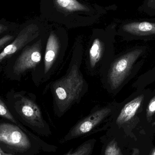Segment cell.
<instances>
[{"mask_svg": "<svg viewBox=\"0 0 155 155\" xmlns=\"http://www.w3.org/2000/svg\"><path fill=\"white\" fill-rule=\"evenodd\" d=\"M84 54L83 44L76 42L73 47L65 74L50 84L54 111L59 117L79 104L88 91V84L81 71Z\"/></svg>", "mask_w": 155, "mask_h": 155, "instance_id": "1", "label": "cell"}, {"mask_svg": "<svg viewBox=\"0 0 155 155\" xmlns=\"http://www.w3.org/2000/svg\"><path fill=\"white\" fill-rule=\"evenodd\" d=\"M114 42L110 38L96 35L87 47L84 64L91 76L101 77L114 58Z\"/></svg>", "mask_w": 155, "mask_h": 155, "instance_id": "2", "label": "cell"}, {"mask_svg": "<svg viewBox=\"0 0 155 155\" xmlns=\"http://www.w3.org/2000/svg\"><path fill=\"white\" fill-rule=\"evenodd\" d=\"M143 51L135 49L115 57L100 78L103 87L111 94H116L126 81L133 65Z\"/></svg>", "mask_w": 155, "mask_h": 155, "instance_id": "3", "label": "cell"}, {"mask_svg": "<svg viewBox=\"0 0 155 155\" xmlns=\"http://www.w3.org/2000/svg\"><path fill=\"white\" fill-rule=\"evenodd\" d=\"M67 49V42L64 41L55 31H51L45 43L43 62L39 65H41L42 81H48L60 70L63 64Z\"/></svg>", "mask_w": 155, "mask_h": 155, "instance_id": "4", "label": "cell"}, {"mask_svg": "<svg viewBox=\"0 0 155 155\" xmlns=\"http://www.w3.org/2000/svg\"><path fill=\"white\" fill-rule=\"evenodd\" d=\"M117 106V103L112 102L102 106L95 107L88 115L78 121L71 128L64 139L71 140L90 133L103 122L111 118Z\"/></svg>", "mask_w": 155, "mask_h": 155, "instance_id": "5", "label": "cell"}, {"mask_svg": "<svg viewBox=\"0 0 155 155\" xmlns=\"http://www.w3.org/2000/svg\"><path fill=\"white\" fill-rule=\"evenodd\" d=\"M46 41L44 42L41 38L32 45L27 46L15 61L14 72L19 74L28 70L37 68L41 63Z\"/></svg>", "mask_w": 155, "mask_h": 155, "instance_id": "6", "label": "cell"}, {"mask_svg": "<svg viewBox=\"0 0 155 155\" xmlns=\"http://www.w3.org/2000/svg\"><path fill=\"white\" fill-rule=\"evenodd\" d=\"M121 30L129 40H155V18L128 21L122 25Z\"/></svg>", "mask_w": 155, "mask_h": 155, "instance_id": "7", "label": "cell"}, {"mask_svg": "<svg viewBox=\"0 0 155 155\" xmlns=\"http://www.w3.org/2000/svg\"><path fill=\"white\" fill-rule=\"evenodd\" d=\"M0 142L21 151H26L31 147L30 140L22 131L8 123L0 124Z\"/></svg>", "mask_w": 155, "mask_h": 155, "instance_id": "8", "label": "cell"}, {"mask_svg": "<svg viewBox=\"0 0 155 155\" xmlns=\"http://www.w3.org/2000/svg\"><path fill=\"white\" fill-rule=\"evenodd\" d=\"M40 35L39 26L31 24L21 31L16 39L11 44L7 45L0 54V62L5 57L16 53L28 43L38 38Z\"/></svg>", "mask_w": 155, "mask_h": 155, "instance_id": "9", "label": "cell"}, {"mask_svg": "<svg viewBox=\"0 0 155 155\" xmlns=\"http://www.w3.org/2000/svg\"><path fill=\"white\" fill-rule=\"evenodd\" d=\"M20 113L25 120L33 126L45 128L47 126L44 120L40 107L32 99L23 97L21 99Z\"/></svg>", "mask_w": 155, "mask_h": 155, "instance_id": "10", "label": "cell"}, {"mask_svg": "<svg viewBox=\"0 0 155 155\" xmlns=\"http://www.w3.org/2000/svg\"><path fill=\"white\" fill-rule=\"evenodd\" d=\"M143 98V95H141L123 106L116 117V124L121 126L132 120L141 106Z\"/></svg>", "mask_w": 155, "mask_h": 155, "instance_id": "11", "label": "cell"}, {"mask_svg": "<svg viewBox=\"0 0 155 155\" xmlns=\"http://www.w3.org/2000/svg\"><path fill=\"white\" fill-rule=\"evenodd\" d=\"M56 6L65 12H88L87 6L79 2L77 0H54Z\"/></svg>", "mask_w": 155, "mask_h": 155, "instance_id": "12", "label": "cell"}, {"mask_svg": "<svg viewBox=\"0 0 155 155\" xmlns=\"http://www.w3.org/2000/svg\"><path fill=\"white\" fill-rule=\"evenodd\" d=\"M95 141L90 140L84 143L72 153L66 155H90L94 149Z\"/></svg>", "mask_w": 155, "mask_h": 155, "instance_id": "13", "label": "cell"}, {"mask_svg": "<svg viewBox=\"0 0 155 155\" xmlns=\"http://www.w3.org/2000/svg\"><path fill=\"white\" fill-rule=\"evenodd\" d=\"M138 10L149 16H155V0H144Z\"/></svg>", "mask_w": 155, "mask_h": 155, "instance_id": "14", "label": "cell"}, {"mask_svg": "<svg viewBox=\"0 0 155 155\" xmlns=\"http://www.w3.org/2000/svg\"><path fill=\"white\" fill-rule=\"evenodd\" d=\"M104 155H122V153L117 142L113 140L107 146Z\"/></svg>", "mask_w": 155, "mask_h": 155, "instance_id": "15", "label": "cell"}, {"mask_svg": "<svg viewBox=\"0 0 155 155\" xmlns=\"http://www.w3.org/2000/svg\"><path fill=\"white\" fill-rule=\"evenodd\" d=\"M0 116L4 117L13 123L16 124V120L12 115L11 113L7 108V107L5 104L4 102L0 98Z\"/></svg>", "mask_w": 155, "mask_h": 155, "instance_id": "16", "label": "cell"}, {"mask_svg": "<svg viewBox=\"0 0 155 155\" xmlns=\"http://www.w3.org/2000/svg\"><path fill=\"white\" fill-rule=\"evenodd\" d=\"M146 112L147 121L150 122L155 114V96L149 102Z\"/></svg>", "mask_w": 155, "mask_h": 155, "instance_id": "17", "label": "cell"}, {"mask_svg": "<svg viewBox=\"0 0 155 155\" xmlns=\"http://www.w3.org/2000/svg\"><path fill=\"white\" fill-rule=\"evenodd\" d=\"M13 39V36L11 35H6L0 39V48L2 47L5 44L9 42Z\"/></svg>", "mask_w": 155, "mask_h": 155, "instance_id": "18", "label": "cell"}, {"mask_svg": "<svg viewBox=\"0 0 155 155\" xmlns=\"http://www.w3.org/2000/svg\"><path fill=\"white\" fill-rule=\"evenodd\" d=\"M8 30V27L4 25L0 24V34L4 32L5 31Z\"/></svg>", "mask_w": 155, "mask_h": 155, "instance_id": "19", "label": "cell"}, {"mask_svg": "<svg viewBox=\"0 0 155 155\" xmlns=\"http://www.w3.org/2000/svg\"><path fill=\"white\" fill-rule=\"evenodd\" d=\"M139 150L137 148H134L133 149V152L131 155H138L139 154Z\"/></svg>", "mask_w": 155, "mask_h": 155, "instance_id": "20", "label": "cell"}, {"mask_svg": "<svg viewBox=\"0 0 155 155\" xmlns=\"http://www.w3.org/2000/svg\"><path fill=\"white\" fill-rule=\"evenodd\" d=\"M0 155H13L12 154L7 153H5L2 150V149L0 148Z\"/></svg>", "mask_w": 155, "mask_h": 155, "instance_id": "21", "label": "cell"}, {"mask_svg": "<svg viewBox=\"0 0 155 155\" xmlns=\"http://www.w3.org/2000/svg\"><path fill=\"white\" fill-rule=\"evenodd\" d=\"M149 155H155V148L153 149Z\"/></svg>", "mask_w": 155, "mask_h": 155, "instance_id": "22", "label": "cell"}, {"mask_svg": "<svg viewBox=\"0 0 155 155\" xmlns=\"http://www.w3.org/2000/svg\"><path fill=\"white\" fill-rule=\"evenodd\" d=\"M153 126L155 127V121L153 122Z\"/></svg>", "mask_w": 155, "mask_h": 155, "instance_id": "23", "label": "cell"}]
</instances>
